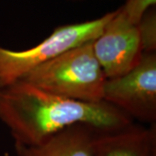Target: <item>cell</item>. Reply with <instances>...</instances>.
Segmentation results:
<instances>
[{"label": "cell", "instance_id": "6da1fadb", "mask_svg": "<svg viewBox=\"0 0 156 156\" xmlns=\"http://www.w3.org/2000/svg\"><path fill=\"white\" fill-rule=\"evenodd\" d=\"M133 121L104 101L89 103L70 100L23 81L0 89V122L9 128L15 144L41 145L77 124L112 131L125 128Z\"/></svg>", "mask_w": 156, "mask_h": 156}, {"label": "cell", "instance_id": "7a4b0ae2", "mask_svg": "<svg viewBox=\"0 0 156 156\" xmlns=\"http://www.w3.org/2000/svg\"><path fill=\"white\" fill-rule=\"evenodd\" d=\"M21 81L67 99L97 103L103 101L106 77L94 54L92 41L43 63Z\"/></svg>", "mask_w": 156, "mask_h": 156}, {"label": "cell", "instance_id": "3957f363", "mask_svg": "<svg viewBox=\"0 0 156 156\" xmlns=\"http://www.w3.org/2000/svg\"><path fill=\"white\" fill-rule=\"evenodd\" d=\"M115 14V11L95 20L56 27L44 41L27 50H11L0 45V89L21 81L62 53L95 40Z\"/></svg>", "mask_w": 156, "mask_h": 156}, {"label": "cell", "instance_id": "277c9868", "mask_svg": "<svg viewBox=\"0 0 156 156\" xmlns=\"http://www.w3.org/2000/svg\"><path fill=\"white\" fill-rule=\"evenodd\" d=\"M103 101L132 120L156 121V52L143 53L140 62L121 76L106 79Z\"/></svg>", "mask_w": 156, "mask_h": 156}, {"label": "cell", "instance_id": "5b68a950", "mask_svg": "<svg viewBox=\"0 0 156 156\" xmlns=\"http://www.w3.org/2000/svg\"><path fill=\"white\" fill-rule=\"evenodd\" d=\"M93 50L106 79L121 76L133 69L143 54L137 26L128 22L120 8L93 41Z\"/></svg>", "mask_w": 156, "mask_h": 156}, {"label": "cell", "instance_id": "8992f818", "mask_svg": "<svg viewBox=\"0 0 156 156\" xmlns=\"http://www.w3.org/2000/svg\"><path fill=\"white\" fill-rule=\"evenodd\" d=\"M93 156H156L155 123L145 128L134 123L112 131H95Z\"/></svg>", "mask_w": 156, "mask_h": 156}, {"label": "cell", "instance_id": "52a82bcc", "mask_svg": "<svg viewBox=\"0 0 156 156\" xmlns=\"http://www.w3.org/2000/svg\"><path fill=\"white\" fill-rule=\"evenodd\" d=\"M95 128L77 124L55 134L38 146L15 144L17 156H93Z\"/></svg>", "mask_w": 156, "mask_h": 156}, {"label": "cell", "instance_id": "ba28073f", "mask_svg": "<svg viewBox=\"0 0 156 156\" xmlns=\"http://www.w3.org/2000/svg\"><path fill=\"white\" fill-rule=\"evenodd\" d=\"M140 47L143 53L156 52V13L153 7L146 11L137 23Z\"/></svg>", "mask_w": 156, "mask_h": 156}, {"label": "cell", "instance_id": "9c48e42d", "mask_svg": "<svg viewBox=\"0 0 156 156\" xmlns=\"http://www.w3.org/2000/svg\"><path fill=\"white\" fill-rule=\"evenodd\" d=\"M155 3L156 0H128L125 5L120 8V12L128 22L137 25L146 11Z\"/></svg>", "mask_w": 156, "mask_h": 156}]
</instances>
